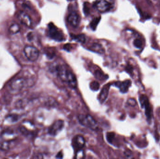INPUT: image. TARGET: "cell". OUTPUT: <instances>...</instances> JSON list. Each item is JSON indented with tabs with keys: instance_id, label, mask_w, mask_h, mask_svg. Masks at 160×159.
Segmentation results:
<instances>
[{
	"instance_id": "6da1fadb",
	"label": "cell",
	"mask_w": 160,
	"mask_h": 159,
	"mask_svg": "<svg viewBox=\"0 0 160 159\" xmlns=\"http://www.w3.org/2000/svg\"><path fill=\"white\" fill-rule=\"evenodd\" d=\"M55 69L59 79L70 87L76 88L77 86L76 76L67 66L64 64H58L56 66Z\"/></svg>"
},
{
	"instance_id": "7a4b0ae2",
	"label": "cell",
	"mask_w": 160,
	"mask_h": 159,
	"mask_svg": "<svg viewBox=\"0 0 160 159\" xmlns=\"http://www.w3.org/2000/svg\"><path fill=\"white\" fill-rule=\"evenodd\" d=\"M78 119L81 125L88 128L93 130H95L97 128V121L90 115H79L78 117Z\"/></svg>"
},
{
	"instance_id": "3957f363",
	"label": "cell",
	"mask_w": 160,
	"mask_h": 159,
	"mask_svg": "<svg viewBox=\"0 0 160 159\" xmlns=\"http://www.w3.org/2000/svg\"><path fill=\"white\" fill-rule=\"evenodd\" d=\"M48 33L52 39L58 42H62L65 40L63 34L53 23H51L48 24Z\"/></svg>"
},
{
	"instance_id": "277c9868",
	"label": "cell",
	"mask_w": 160,
	"mask_h": 159,
	"mask_svg": "<svg viewBox=\"0 0 160 159\" xmlns=\"http://www.w3.org/2000/svg\"><path fill=\"white\" fill-rule=\"evenodd\" d=\"M140 103L142 107L145 110V115L149 121H150L152 118V108L149 102L148 97L145 95H141L140 97Z\"/></svg>"
},
{
	"instance_id": "5b68a950",
	"label": "cell",
	"mask_w": 160,
	"mask_h": 159,
	"mask_svg": "<svg viewBox=\"0 0 160 159\" xmlns=\"http://www.w3.org/2000/svg\"><path fill=\"white\" fill-rule=\"evenodd\" d=\"M24 55L26 58L31 62H34L38 59L39 52L36 47L32 46H26L24 48Z\"/></svg>"
},
{
	"instance_id": "8992f818",
	"label": "cell",
	"mask_w": 160,
	"mask_h": 159,
	"mask_svg": "<svg viewBox=\"0 0 160 159\" xmlns=\"http://www.w3.org/2000/svg\"><path fill=\"white\" fill-rule=\"evenodd\" d=\"M64 127V122L63 120H58L55 121L48 128V133L52 136H56L61 132Z\"/></svg>"
},
{
	"instance_id": "52a82bcc",
	"label": "cell",
	"mask_w": 160,
	"mask_h": 159,
	"mask_svg": "<svg viewBox=\"0 0 160 159\" xmlns=\"http://www.w3.org/2000/svg\"><path fill=\"white\" fill-rule=\"evenodd\" d=\"M85 144V141L83 136L76 135L72 140V146L76 153L82 150Z\"/></svg>"
},
{
	"instance_id": "ba28073f",
	"label": "cell",
	"mask_w": 160,
	"mask_h": 159,
	"mask_svg": "<svg viewBox=\"0 0 160 159\" xmlns=\"http://www.w3.org/2000/svg\"><path fill=\"white\" fill-rule=\"evenodd\" d=\"M26 85V81L22 77L16 78L12 81L10 85L11 89L14 92H19Z\"/></svg>"
},
{
	"instance_id": "9c48e42d",
	"label": "cell",
	"mask_w": 160,
	"mask_h": 159,
	"mask_svg": "<svg viewBox=\"0 0 160 159\" xmlns=\"http://www.w3.org/2000/svg\"><path fill=\"white\" fill-rule=\"evenodd\" d=\"M95 7L101 12H106L109 10L111 5L107 0H97L95 2Z\"/></svg>"
},
{
	"instance_id": "30bf717a",
	"label": "cell",
	"mask_w": 160,
	"mask_h": 159,
	"mask_svg": "<svg viewBox=\"0 0 160 159\" xmlns=\"http://www.w3.org/2000/svg\"><path fill=\"white\" fill-rule=\"evenodd\" d=\"M67 21L71 26L75 28H76L79 25L80 18L79 15L76 12H72L67 17Z\"/></svg>"
},
{
	"instance_id": "8fae6325",
	"label": "cell",
	"mask_w": 160,
	"mask_h": 159,
	"mask_svg": "<svg viewBox=\"0 0 160 159\" xmlns=\"http://www.w3.org/2000/svg\"><path fill=\"white\" fill-rule=\"evenodd\" d=\"M132 82L130 80H127L123 82L118 81L115 82L113 85L119 88L120 92L122 93H126L128 92L129 88L131 86Z\"/></svg>"
},
{
	"instance_id": "7c38bea8",
	"label": "cell",
	"mask_w": 160,
	"mask_h": 159,
	"mask_svg": "<svg viewBox=\"0 0 160 159\" xmlns=\"http://www.w3.org/2000/svg\"><path fill=\"white\" fill-rule=\"evenodd\" d=\"M18 18L19 21H20L21 23L24 25L28 27L31 26L32 21L30 16L27 14L23 12L19 14Z\"/></svg>"
},
{
	"instance_id": "4fadbf2b",
	"label": "cell",
	"mask_w": 160,
	"mask_h": 159,
	"mask_svg": "<svg viewBox=\"0 0 160 159\" xmlns=\"http://www.w3.org/2000/svg\"><path fill=\"white\" fill-rule=\"evenodd\" d=\"M110 86V85H106L102 89L101 93L100 94L99 96V100L100 102L101 103H103L107 98L108 95L109 91Z\"/></svg>"
},
{
	"instance_id": "5bb4252c",
	"label": "cell",
	"mask_w": 160,
	"mask_h": 159,
	"mask_svg": "<svg viewBox=\"0 0 160 159\" xmlns=\"http://www.w3.org/2000/svg\"><path fill=\"white\" fill-rule=\"evenodd\" d=\"M144 40L141 36L137 35L133 41V46L138 49H142L144 46Z\"/></svg>"
},
{
	"instance_id": "9a60e30c",
	"label": "cell",
	"mask_w": 160,
	"mask_h": 159,
	"mask_svg": "<svg viewBox=\"0 0 160 159\" xmlns=\"http://www.w3.org/2000/svg\"><path fill=\"white\" fill-rule=\"evenodd\" d=\"M89 50L97 53L102 54L105 52V50L101 45L97 43H94L89 47Z\"/></svg>"
},
{
	"instance_id": "2e32d148",
	"label": "cell",
	"mask_w": 160,
	"mask_h": 159,
	"mask_svg": "<svg viewBox=\"0 0 160 159\" xmlns=\"http://www.w3.org/2000/svg\"><path fill=\"white\" fill-rule=\"evenodd\" d=\"M72 39H74L76 42L81 43H84L85 42L86 37L84 34H79L77 35H71Z\"/></svg>"
},
{
	"instance_id": "e0dca14e",
	"label": "cell",
	"mask_w": 160,
	"mask_h": 159,
	"mask_svg": "<svg viewBox=\"0 0 160 159\" xmlns=\"http://www.w3.org/2000/svg\"><path fill=\"white\" fill-rule=\"evenodd\" d=\"M95 76L97 79L100 80H105L107 79L108 76L105 75L101 70H97L95 72Z\"/></svg>"
},
{
	"instance_id": "ac0fdd59",
	"label": "cell",
	"mask_w": 160,
	"mask_h": 159,
	"mask_svg": "<svg viewBox=\"0 0 160 159\" xmlns=\"http://www.w3.org/2000/svg\"><path fill=\"white\" fill-rule=\"evenodd\" d=\"M20 30V26L18 24L14 23L10 26L9 28V32L11 34H15L19 32Z\"/></svg>"
},
{
	"instance_id": "d6986e66",
	"label": "cell",
	"mask_w": 160,
	"mask_h": 159,
	"mask_svg": "<svg viewBox=\"0 0 160 159\" xmlns=\"http://www.w3.org/2000/svg\"><path fill=\"white\" fill-rule=\"evenodd\" d=\"M100 20H101V17L100 16V17H96L91 21V23H90V27L92 30L94 31L96 30Z\"/></svg>"
},
{
	"instance_id": "ffe728a7",
	"label": "cell",
	"mask_w": 160,
	"mask_h": 159,
	"mask_svg": "<svg viewBox=\"0 0 160 159\" xmlns=\"http://www.w3.org/2000/svg\"><path fill=\"white\" fill-rule=\"evenodd\" d=\"M99 84L97 81H93L90 83V89L94 91L97 90L99 88Z\"/></svg>"
},
{
	"instance_id": "44dd1931",
	"label": "cell",
	"mask_w": 160,
	"mask_h": 159,
	"mask_svg": "<svg viewBox=\"0 0 160 159\" xmlns=\"http://www.w3.org/2000/svg\"><path fill=\"white\" fill-rule=\"evenodd\" d=\"M126 70L128 73L131 74H132V73H133V68L131 65L128 64L126 66Z\"/></svg>"
},
{
	"instance_id": "7402d4cb",
	"label": "cell",
	"mask_w": 160,
	"mask_h": 159,
	"mask_svg": "<svg viewBox=\"0 0 160 159\" xmlns=\"http://www.w3.org/2000/svg\"><path fill=\"white\" fill-rule=\"evenodd\" d=\"M114 134L113 133H108L107 135V139L110 143H111V141L114 138Z\"/></svg>"
},
{
	"instance_id": "603a6c76",
	"label": "cell",
	"mask_w": 160,
	"mask_h": 159,
	"mask_svg": "<svg viewBox=\"0 0 160 159\" xmlns=\"http://www.w3.org/2000/svg\"><path fill=\"white\" fill-rule=\"evenodd\" d=\"M84 12L86 15H88L89 13V8L88 5L87 3H85L84 6Z\"/></svg>"
},
{
	"instance_id": "cb8c5ba5",
	"label": "cell",
	"mask_w": 160,
	"mask_h": 159,
	"mask_svg": "<svg viewBox=\"0 0 160 159\" xmlns=\"http://www.w3.org/2000/svg\"><path fill=\"white\" fill-rule=\"evenodd\" d=\"M64 49L67 52H70L72 50V45L69 44H66L64 46Z\"/></svg>"
},
{
	"instance_id": "d4e9b609",
	"label": "cell",
	"mask_w": 160,
	"mask_h": 159,
	"mask_svg": "<svg viewBox=\"0 0 160 159\" xmlns=\"http://www.w3.org/2000/svg\"><path fill=\"white\" fill-rule=\"evenodd\" d=\"M128 104L131 106H135L136 104V102L134 99H130L128 101Z\"/></svg>"
},
{
	"instance_id": "484cf974",
	"label": "cell",
	"mask_w": 160,
	"mask_h": 159,
	"mask_svg": "<svg viewBox=\"0 0 160 159\" xmlns=\"http://www.w3.org/2000/svg\"><path fill=\"white\" fill-rule=\"evenodd\" d=\"M63 154L62 152H59L58 153L56 156V158H63Z\"/></svg>"
},
{
	"instance_id": "4316f807",
	"label": "cell",
	"mask_w": 160,
	"mask_h": 159,
	"mask_svg": "<svg viewBox=\"0 0 160 159\" xmlns=\"http://www.w3.org/2000/svg\"><path fill=\"white\" fill-rule=\"evenodd\" d=\"M68 1H72V0H68Z\"/></svg>"
},
{
	"instance_id": "83f0119b",
	"label": "cell",
	"mask_w": 160,
	"mask_h": 159,
	"mask_svg": "<svg viewBox=\"0 0 160 159\" xmlns=\"http://www.w3.org/2000/svg\"></svg>"
}]
</instances>
